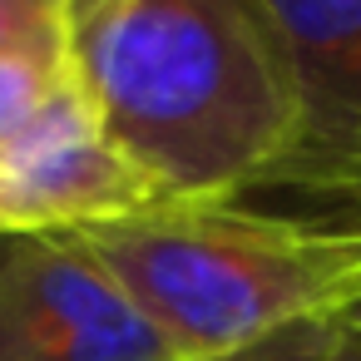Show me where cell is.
<instances>
[{"label": "cell", "instance_id": "6da1fadb", "mask_svg": "<svg viewBox=\"0 0 361 361\" xmlns=\"http://www.w3.org/2000/svg\"><path fill=\"white\" fill-rule=\"evenodd\" d=\"M65 60L169 203L252 193L292 139L287 50L262 0H65Z\"/></svg>", "mask_w": 361, "mask_h": 361}, {"label": "cell", "instance_id": "8fae6325", "mask_svg": "<svg viewBox=\"0 0 361 361\" xmlns=\"http://www.w3.org/2000/svg\"><path fill=\"white\" fill-rule=\"evenodd\" d=\"M60 6H65V0H60Z\"/></svg>", "mask_w": 361, "mask_h": 361}, {"label": "cell", "instance_id": "30bf717a", "mask_svg": "<svg viewBox=\"0 0 361 361\" xmlns=\"http://www.w3.org/2000/svg\"><path fill=\"white\" fill-rule=\"evenodd\" d=\"M307 223H322V228H341V233H361V188H351L346 198H336L331 208L312 213Z\"/></svg>", "mask_w": 361, "mask_h": 361}, {"label": "cell", "instance_id": "3957f363", "mask_svg": "<svg viewBox=\"0 0 361 361\" xmlns=\"http://www.w3.org/2000/svg\"><path fill=\"white\" fill-rule=\"evenodd\" d=\"M292 80V139L243 203L312 218L361 188V0H262Z\"/></svg>", "mask_w": 361, "mask_h": 361}, {"label": "cell", "instance_id": "7a4b0ae2", "mask_svg": "<svg viewBox=\"0 0 361 361\" xmlns=\"http://www.w3.org/2000/svg\"><path fill=\"white\" fill-rule=\"evenodd\" d=\"M80 238L178 361L361 302V233L243 198L154 203Z\"/></svg>", "mask_w": 361, "mask_h": 361}, {"label": "cell", "instance_id": "ba28073f", "mask_svg": "<svg viewBox=\"0 0 361 361\" xmlns=\"http://www.w3.org/2000/svg\"><path fill=\"white\" fill-rule=\"evenodd\" d=\"M331 317H307V322L277 326L257 341H243V346H228V351H213V356H183V361H326Z\"/></svg>", "mask_w": 361, "mask_h": 361}, {"label": "cell", "instance_id": "52a82bcc", "mask_svg": "<svg viewBox=\"0 0 361 361\" xmlns=\"http://www.w3.org/2000/svg\"><path fill=\"white\" fill-rule=\"evenodd\" d=\"M0 55L65 60V6L60 0H0Z\"/></svg>", "mask_w": 361, "mask_h": 361}, {"label": "cell", "instance_id": "8992f818", "mask_svg": "<svg viewBox=\"0 0 361 361\" xmlns=\"http://www.w3.org/2000/svg\"><path fill=\"white\" fill-rule=\"evenodd\" d=\"M70 80L60 55H0V144H11Z\"/></svg>", "mask_w": 361, "mask_h": 361}, {"label": "cell", "instance_id": "9c48e42d", "mask_svg": "<svg viewBox=\"0 0 361 361\" xmlns=\"http://www.w3.org/2000/svg\"><path fill=\"white\" fill-rule=\"evenodd\" d=\"M326 361H361V302H351V307H341L331 317Z\"/></svg>", "mask_w": 361, "mask_h": 361}, {"label": "cell", "instance_id": "277c9868", "mask_svg": "<svg viewBox=\"0 0 361 361\" xmlns=\"http://www.w3.org/2000/svg\"><path fill=\"white\" fill-rule=\"evenodd\" d=\"M0 361H178L80 233H0Z\"/></svg>", "mask_w": 361, "mask_h": 361}, {"label": "cell", "instance_id": "5b68a950", "mask_svg": "<svg viewBox=\"0 0 361 361\" xmlns=\"http://www.w3.org/2000/svg\"><path fill=\"white\" fill-rule=\"evenodd\" d=\"M154 203L169 198L104 134L75 75L11 144H0V233H85Z\"/></svg>", "mask_w": 361, "mask_h": 361}]
</instances>
